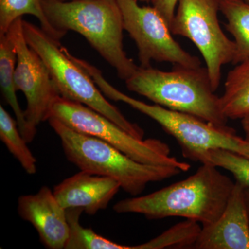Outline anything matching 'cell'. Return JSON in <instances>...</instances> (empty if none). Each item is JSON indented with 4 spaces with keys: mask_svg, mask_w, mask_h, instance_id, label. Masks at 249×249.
Returning a JSON list of instances; mask_svg holds the SVG:
<instances>
[{
    "mask_svg": "<svg viewBox=\"0 0 249 249\" xmlns=\"http://www.w3.org/2000/svg\"><path fill=\"white\" fill-rule=\"evenodd\" d=\"M217 168L202 163L182 181L146 196L118 201L113 210L119 214H142L154 220L181 217L209 225L224 212L235 186Z\"/></svg>",
    "mask_w": 249,
    "mask_h": 249,
    "instance_id": "cell-1",
    "label": "cell"
},
{
    "mask_svg": "<svg viewBox=\"0 0 249 249\" xmlns=\"http://www.w3.org/2000/svg\"><path fill=\"white\" fill-rule=\"evenodd\" d=\"M49 22L66 35L73 31L90 45L125 81L139 66L124 49V19L117 0H41Z\"/></svg>",
    "mask_w": 249,
    "mask_h": 249,
    "instance_id": "cell-2",
    "label": "cell"
},
{
    "mask_svg": "<svg viewBox=\"0 0 249 249\" xmlns=\"http://www.w3.org/2000/svg\"><path fill=\"white\" fill-rule=\"evenodd\" d=\"M129 91L162 107L191 114L201 120L226 127L220 97L214 93L206 67L174 65L171 71L139 67L125 80Z\"/></svg>",
    "mask_w": 249,
    "mask_h": 249,
    "instance_id": "cell-3",
    "label": "cell"
},
{
    "mask_svg": "<svg viewBox=\"0 0 249 249\" xmlns=\"http://www.w3.org/2000/svg\"><path fill=\"white\" fill-rule=\"evenodd\" d=\"M47 121L60 139L69 161L80 170L116 180L132 196H139L150 183L183 173L175 167L141 163L101 139L70 128L55 118Z\"/></svg>",
    "mask_w": 249,
    "mask_h": 249,
    "instance_id": "cell-4",
    "label": "cell"
},
{
    "mask_svg": "<svg viewBox=\"0 0 249 249\" xmlns=\"http://www.w3.org/2000/svg\"><path fill=\"white\" fill-rule=\"evenodd\" d=\"M91 76L106 97L125 103L158 123L176 139L186 158L194 160L196 156L211 149H224L248 155L249 139L237 136L232 127L215 125L191 114L130 97L112 86L98 69L91 72Z\"/></svg>",
    "mask_w": 249,
    "mask_h": 249,
    "instance_id": "cell-5",
    "label": "cell"
},
{
    "mask_svg": "<svg viewBox=\"0 0 249 249\" xmlns=\"http://www.w3.org/2000/svg\"><path fill=\"white\" fill-rule=\"evenodd\" d=\"M23 31L28 45L45 62L62 97L81 103L106 116L136 138L143 139V129L129 121L108 101L91 77L74 62L60 41L41 27L23 19Z\"/></svg>",
    "mask_w": 249,
    "mask_h": 249,
    "instance_id": "cell-6",
    "label": "cell"
},
{
    "mask_svg": "<svg viewBox=\"0 0 249 249\" xmlns=\"http://www.w3.org/2000/svg\"><path fill=\"white\" fill-rule=\"evenodd\" d=\"M55 118L77 132L110 144L133 160L155 165L175 167L183 173L191 165L171 156L166 142L157 139H139L106 116L81 103L59 96L51 108L48 119Z\"/></svg>",
    "mask_w": 249,
    "mask_h": 249,
    "instance_id": "cell-7",
    "label": "cell"
},
{
    "mask_svg": "<svg viewBox=\"0 0 249 249\" xmlns=\"http://www.w3.org/2000/svg\"><path fill=\"white\" fill-rule=\"evenodd\" d=\"M218 0H178L170 26L173 35L189 39L204 59L213 89L220 85L222 68L233 62L235 44L224 34L218 19Z\"/></svg>",
    "mask_w": 249,
    "mask_h": 249,
    "instance_id": "cell-8",
    "label": "cell"
},
{
    "mask_svg": "<svg viewBox=\"0 0 249 249\" xmlns=\"http://www.w3.org/2000/svg\"><path fill=\"white\" fill-rule=\"evenodd\" d=\"M124 30L135 42L141 66L151 67L152 60L173 65L198 67L201 60L187 52L174 39L170 25L155 7L142 6L138 0H117Z\"/></svg>",
    "mask_w": 249,
    "mask_h": 249,
    "instance_id": "cell-9",
    "label": "cell"
},
{
    "mask_svg": "<svg viewBox=\"0 0 249 249\" xmlns=\"http://www.w3.org/2000/svg\"><path fill=\"white\" fill-rule=\"evenodd\" d=\"M22 20V18L16 19L6 34L17 55L15 85L17 91H22L27 100L26 119L29 128L36 135L37 126L48 120L51 108L60 94L45 62L28 45Z\"/></svg>",
    "mask_w": 249,
    "mask_h": 249,
    "instance_id": "cell-10",
    "label": "cell"
},
{
    "mask_svg": "<svg viewBox=\"0 0 249 249\" xmlns=\"http://www.w3.org/2000/svg\"><path fill=\"white\" fill-rule=\"evenodd\" d=\"M18 212L35 228L46 248L65 249L70 237L67 210L48 186H42L36 194L19 196Z\"/></svg>",
    "mask_w": 249,
    "mask_h": 249,
    "instance_id": "cell-11",
    "label": "cell"
},
{
    "mask_svg": "<svg viewBox=\"0 0 249 249\" xmlns=\"http://www.w3.org/2000/svg\"><path fill=\"white\" fill-rule=\"evenodd\" d=\"M193 249H249V212L245 188L240 183L235 181L220 217L202 226Z\"/></svg>",
    "mask_w": 249,
    "mask_h": 249,
    "instance_id": "cell-12",
    "label": "cell"
},
{
    "mask_svg": "<svg viewBox=\"0 0 249 249\" xmlns=\"http://www.w3.org/2000/svg\"><path fill=\"white\" fill-rule=\"evenodd\" d=\"M120 188V183L113 178L80 170L56 185L53 191L64 209H80L93 215L107 207Z\"/></svg>",
    "mask_w": 249,
    "mask_h": 249,
    "instance_id": "cell-13",
    "label": "cell"
},
{
    "mask_svg": "<svg viewBox=\"0 0 249 249\" xmlns=\"http://www.w3.org/2000/svg\"><path fill=\"white\" fill-rule=\"evenodd\" d=\"M17 55L7 34L0 36V87L5 101L12 109L18 127L27 142L34 141L36 134L31 130L26 119L25 111L20 107L14 82Z\"/></svg>",
    "mask_w": 249,
    "mask_h": 249,
    "instance_id": "cell-14",
    "label": "cell"
},
{
    "mask_svg": "<svg viewBox=\"0 0 249 249\" xmlns=\"http://www.w3.org/2000/svg\"><path fill=\"white\" fill-rule=\"evenodd\" d=\"M220 103L228 119L249 115V58L237 64L228 73Z\"/></svg>",
    "mask_w": 249,
    "mask_h": 249,
    "instance_id": "cell-15",
    "label": "cell"
},
{
    "mask_svg": "<svg viewBox=\"0 0 249 249\" xmlns=\"http://www.w3.org/2000/svg\"><path fill=\"white\" fill-rule=\"evenodd\" d=\"M219 11L227 18L225 27L234 37L237 65L249 58V3L245 0H218Z\"/></svg>",
    "mask_w": 249,
    "mask_h": 249,
    "instance_id": "cell-16",
    "label": "cell"
},
{
    "mask_svg": "<svg viewBox=\"0 0 249 249\" xmlns=\"http://www.w3.org/2000/svg\"><path fill=\"white\" fill-rule=\"evenodd\" d=\"M24 15L37 18L41 29L55 40L60 41L65 36L49 22L41 0H0V36L6 34L13 23Z\"/></svg>",
    "mask_w": 249,
    "mask_h": 249,
    "instance_id": "cell-17",
    "label": "cell"
},
{
    "mask_svg": "<svg viewBox=\"0 0 249 249\" xmlns=\"http://www.w3.org/2000/svg\"><path fill=\"white\" fill-rule=\"evenodd\" d=\"M0 139L26 173L31 175L37 173V160L28 147L29 142L21 134L17 121L2 106H0Z\"/></svg>",
    "mask_w": 249,
    "mask_h": 249,
    "instance_id": "cell-18",
    "label": "cell"
},
{
    "mask_svg": "<svg viewBox=\"0 0 249 249\" xmlns=\"http://www.w3.org/2000/svg\"><path fill=\"white\" fill-rule=\"evenodd\" d=\"M80 209H67L70 237L65 249H131L132 246L122 245L98 235L92 229L83 227Z\"/></svg>",
    "mask_w": 249,
    "mask_h": 249,
    "instance_id": "cell-19",
    "label": "cell"
},
{
    "mask_svg": "<svg viewBox=\"0 0 249 249\" xmlns=\"http://www.w3.org/2000/svg\"><path fill=\"white\" fill-rule=\"evenodd\" d=\"M201 229L198 222L186 219L148 242L133 246V249L193 248Z\"/></svg>",
    "mask_w": 249,
    "mask_h": 249,
    "instance_id": "cell-20",
    "label": "cell"
},
{
    "mask_svg": "<svg viewBox=\"0 0 249 249\" xmlns=\"http://www.w3.org/2000/svg\"><path fill=\"white\" fill-rule=\"evenodd\" d=\"M196 161L228 170L236 182L249 188V158L237 152L224 149H211L196 156Z\"/></svg>",
    "mask_w": 249,
    "mask_h": 249,
    "instance_id": "cell-21",
    "label": "cell"
},
{
    "mask_svg": "<svg viewBox=\"0 0 249 249\" xmlns=\"http://www.w3.org/2000/svg\"><path fill=\"white\" fill-rule=\"evenodd\" d=\"M151 2L152 6L163 16L170 27L176 11L178 0H152Z\"/></svg>",
    "mask_w": 249,
    "mask_h": 249,
    "instance_id": "cell-22",
    "label": "cell"
},
{
    "mask_svg": "<svg viewBox=\"0 0 249 249\" xmlns=\"http://www.w3.org/2000/svg\"><path fill=\"white\" fill-rule=\"evenodd\" d=\"M241 124L247 137L249 138V115L246 116L241 119Z\"/></svg>",
    "mask_w": 249,
    "mask_h": 249,
    "instance_id": "cell-23",
    "label": "cell"
},
{
    "mask_svg": "<svg viewBox=\"0 0 249 249\" xmlns=\"http://www.w3.org/2000/svg\"><path fill=\"white\" fill-rule=\"evenodd\" d=\"M245 196L246 203H247V208H248L249 212V188H245Z\"/></svg>",
    "mask_w": 249,
    "mask_h": 249,
    "instance_id": "cell-24",
    "label": "cell"
},
{
    "mask_svg": "<svg viewBox=\"0 0 249 249\" xmlns=\"http://www.w3.org/2000/svg\"><path fill=\"white\" fill-rule=\"evenodd\" d=\"M138 1H142V2L150 3L151 2L152 0H138Z\"/></svg>",
    "mask_w": 249,
    "mask_h": 249,
    "instance_id": "cell-25",
    "label": "cell"
},
{
    "mask_svg": "<svg viewBox=\"0 0 249 249\" xmlns=\"http://www.w3.org/2000/svg\"><path fill=\"white\" fill-rule=\"evenodd\" d=\"M58 1H76V0H58Z\"/></svg>",
    "mask_w": 249,
    "mask_h": 249,
    "instance_id": "cell-26",
    "label": "cell"
},
{
    "mask_svg": "<svg viewBox=\"0 0 249 249\" xmlns=\"http://www.w3.org/2000/svg\"><path fill=\"white\" fill-rule=\"evenodd\" d=\"M246 1H247V2L249 3V0H245Z\"/></svg>",
    "mask_w": 249,
    "mask_h": 249,
    "instance_id": "cell-27",
    "label": "cell"
}]
</instances>
